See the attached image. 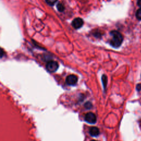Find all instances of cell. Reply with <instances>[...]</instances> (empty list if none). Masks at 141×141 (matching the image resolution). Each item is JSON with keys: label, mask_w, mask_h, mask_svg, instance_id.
I'll return each mask as SVG.
<instances>
[{"label": "cell", "mask_w": 141, "mask_h": 141, "mask_svg": "<svg viewBox=\"0 0 141 141\" xmlns=\"http://www.w3.org/2000/svg\"><path fill=\"white\" fill-rule=\"evenodd\" d=\"M92 107V105L90 103H86V104H85V107L86 109H90V108Z\"/></svg>", "instance_id": "obj_11"}, {"label": "cell", "mask_w": 141, "mask_h": 141, "mask_svg": "<svg viewBox=\"0 0 141 141\" xmlns=\"http://www.w3.org/2000/svg\"><path fill=\"white\" fill-rule=\"evenodd\" d=\"M57 9L58 10V11H60V12H63L65 10L64 5L62 4H61V3H58V4H57Z\"/></svg>", "instance_id": "obj_8"}, {"label": "cell", "mask_w": 141, "mask_h": 141, "mask_svg": "<svg viewBox=\"0 0 141 141\" xmlns=\"http://www.w3.org/2000/svg\"><path fill=\"white\" fill-rule=\"evenodd\" d=\"M137 90L138 91H140L141 90V84H138L137 86Z\"/></svg>", "instance_id": "obj_12"}, {"label": "cell", "mask_w": 141, "mask_h": 141, "mask_svg": "<svg viewBox=\"0 0 141 141\" xmlns=\"http://www.w3.org/2000/svg\"><path fill=\"white\" fill-rule=\"evenodd\" d=\"M90 141H98V140H91Z\"/></svg>", "instance_id": "obj_14"}, {"label": "cell", "mask_w": 141, "mask_h": 141, "mask_svg": "<svg viewBox=\"0 0 141 141\" xmlns=\"http://www.w3.org/2000/svg\"><path fill=\"white\" fill-rule=\"evenodd\" d=\"M101 80H102L104 88L105 89V88H106L107 83V78L106 76H105V75H104V74L103 75L102 77H101Z\"/></svg>", "instance_id": "obj_7"}, {"label": "cell", "mask_w": 141, "mask_h": 141, "mask_svg": "<svg viewBox=\"0 0 141 141\" xmlns=\"http://www.w3.org/2000/svg\"><path fill=\"white\" fill-rule=\"evenodd\" d=\"M66 83L69 86H74L78 82V77L74 74L69 75L66 80Z\"/></svg>", "instance_id": "obj_4"}, {"label": "cell", "mask_w": 141, "mask_h": 141, "mask_svg": "<svg viewBox=\"0 0 141 141\" xmlns=\"http://www.w3.org/2000/svg\"><path fill=\"white\" fill-rule=\"evenodd\" d=\"M89 133L91 136L93 137H97L99 136L100 133V131L97 127H92L90 128L89 130Z\"/></svg>", "instance_id": "obj_6"}, {"label": "cell", "mask_w": 141, "mask_h": 141, "mask_svg": "<svg viewBox=\"0 0 141 141\" xmlns=\"http://www.w3.org/2000/svg\"><path fill=\"white\" fill-rule=\"evenodd\" d=\"M46 69L50 72H55L58 68V64L56 61H50L46 64Z\"/></svg>", "instance_id": "obj_2"}, {"label": "cell", "mask_w": 141, "mask_h": 141, "mask_svg": "<svg viewBox=\"0 0 141 141\" xmlns=\"http://www.w3.org/2000/svg\"><path fill=\"white\" fill-rule=\"evenodd\" d=\"M110 35L112 37L110 45L115 48H119L122 44L123 39L122 34L116 30H113L110 32Z\"/></svg>", "instance_id": "obj_1"}, {"label": "cell", "mask_w": 141, "mask_h": 141, "mask_svg": "<svg viewBox=\"0 0 141 141\" xmlns=\"http://www.w3.org/2000/svg\"><path fill=\"white\" fill-rule=\"evenodd\" d=\"M83 25V21L81 18H77L74 19L72 22V25L75 29H79L82 27Z\"/></svg>", "instance_id": "obj_5"}, {"label": "cell", "mask_w": 141, "mask_h": 141, "mask_svg": "<svg viewBox=\"0 0 141 141\" xmlns=\"http://www.w3.org/2000/svg\"><path fill=\"white\" fill-rule=\"evenodd\" d=\"M85 121L87 122L90 123V124H94L96 123L97 121V117L94 113H87L86 116H85Z\"/></svg>", "instance_id": "obj_3"}, {"label": "cell", "mask_w": 141, "mask_h": 141, "mask_svg": "<svg viewBox=\"0 0 141 141\" xmlns=\"http://www.w3.org/2000/svg\"><path fill=\"white\" fill-rule=\"evenodd\" d=\"M136 17L138 20H141V8L139 9L136 12Z\"/></svg>", "instance_id": "obj_10"}, {"label": "cell", "mask_w": 141, "mask_h": 141, "mask_svg": "<svg viewBox=\"0 0 141 141\" xmlns=\"http://www.w3.org/2000/svg\"><path fill=\"white\" fill-rule=\"evenodd\" d=\"M47 4L50 6H53L56 2H57V0H45Z\"/></svg>", "instance_id": "obj_9"}, {"label": "cell", "mask_w": 141, "mask_h": 141, "mask_svg": "<svg viewBox=\"0 0 141 141\" xmlns=\"http://www.w3.org/2000/svg\"><path fill=\"white\" fill-rule=\"evenodd\" d=\"M137 5L141 8V0H137Z\"/></svg>", "instance_id": "obj_13"}]
</instances>
